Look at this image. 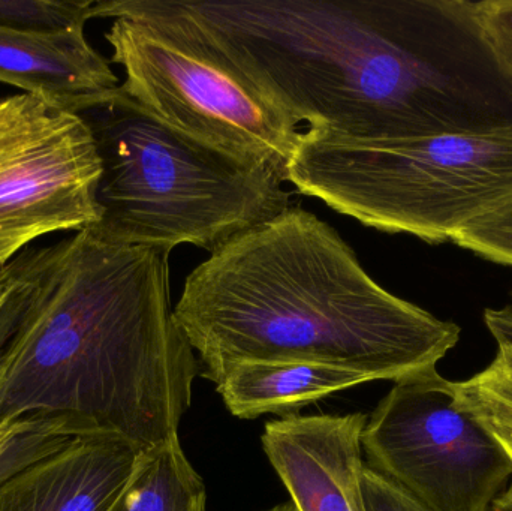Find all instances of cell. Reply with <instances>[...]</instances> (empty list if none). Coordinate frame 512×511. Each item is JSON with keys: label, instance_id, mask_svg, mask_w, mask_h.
I'll return each mask as SVG.
<instances>
[{"label": "cell", "instance_id": "obj_24", "mask_svg": "<svg viewBox=\"0 0 512 511\" xmlns=\"http://www.w3.org/2000/svg\"><path fill=\"white\" fill-rule=\"evenodd\" d=\"M264 511H297V509H295L291 501H288V503L279 504V506L273 507V509Z\"/></svg>", "mask_w": 512, "mask_h": 511}, {"label": "cell", "instance_id": "obj_15", "mask_svg": "<svg viewBox=\"0 0 512 511\" xmlns=\"http://www.w3.org/2000/svg\"><path fill=\"white\" fill-rule=\"evenodd\" d=\"M456 405L468 411L504 450L512 464V347L498 344L484 371L453 383Z\"/></svg>", "mask_w": 512, "mask_h": 511}, {"label": "cell", "instance_id": "obj_4", "mask_svg": "<svg viewBox=\"0 0 512 511\" xmlns=\"http://www.w3.org/2000/svg\"><path fill=\"white\" fill-rule=\"evenodd\" d=\"M69 111L86 123L101 161L90 230L107 242L213 252L289 207L279 171L176 131L120 86Z\"/></svg>", "mask_w": 512, "mask_h": 511}, {"label": "cell", "instance_id": "obj_18", "mask_svg": "<svg viewBox=\"0 0 512 511\" xmlns=\"http://www.w3.org/2000/svg\"><path fill=\"white\" fill-rule=\"evenodd\" d=\"M361 486L367 511H430L370 468L364 467Z\"/></svg>", "mask_w": 512, "mask_h": 511}, {"label": "cell", "instance_id": "obj_17", "mask_svg": "<svg viewBox=\"0 0 512 511\" xmlns=\"http://www.w3.org/2000/svg\"><path fill=\"white\" fill-rule=\"evenodd\" d=\"M453 243L484 260L512 267V203L472 222Z\"/></svg>", "mask_w": 512, "mask_h": 511}, {"label": "cell", "instance_id": "obj_6", "mask_svg": "<svg viewBox=\"0 0 512 511\" xmlns=\"http://www.w3.org/2000/svg\"><path fill=\"white\" fill-rule=\"evenodd\" d=\"M120 84L165 125L283 174L301 132L249 84L180 39L128 17L105 33Z\"/></svg>", "mask_w": 512, "mask_h": 511}, {"label": "cell", "instance_id": "obj_8", "mask_svg": "<svg viewBox=\"0 0 512 511\" xmlns=\"http://www.w3.org/2000/svg\"><path fill=\"white\" fill-rule=\"evenodd\" d=\"M99 177L95 141L71 111L0 141V272L39 237L95 227Z\"/></svg>", "mask_w": 512, "mask_h": 511}, {"label": "cell", "instance_id": "obj_14", "mask_svg": "<svg viewBox=\"0 0 512 511\" xmlns=\"http://www.w3.org/2000/svg\"><path fill=\"white\" fill-rule=\"evenodd\" d=\"M98 434L71 417L26 416L0 422V485L33 462Z\"/></svg>", "mask_w": 512, "mask_h": 511}, {"label": "cell", "instance_id": "obj_2", "mask_svg": "<svg viewBox=\"0 0 512 511\" xmlns=\"http://www.w3.org/2000/svg\"><path fill=\"white\" fill-rule=\"evenodd\" d=\"M170 255L87 228L15 257L20 311L0 357V422L71 417L143 452L179 438L200 363L174 318Z\"/></svg>", "mask_w": 512, "mask_h": 511}, {"label": "cell", "instance_id": "obj_13", "mask_svg": "<svg viewBox=\"0 0 512 511\" xmlns=\"http://www.w3.org/2000/svg\"><path fill=\"white\" fill-rule=\"evenodd\" d=\"M207 491L179 438L143 452L134 476L108 511H206Z\"/></svg>", "mask_w": 512, "mask_h": 511}, {"label": "cell", "instance_id": "obj_7", "mask_svg": "<svg viewBox=\"0 0 512 511\" xmlns=\"http://www.w3.org/2000/svg\"><path fill=\"white\" fill-rule=\"evenodd\" d=\"M366 467L430 511H490L512 464L436 369L394 383L361 435Z\"/></svg>", "mask_w": 512, "mask_h": 511}, {"label": "cell", "instance_id": "obj_1", "mask_svg": "<svg viewBox=\"0 0 512 511\" xmlns=\"http://www.w3.org/2000/svg\"><path fill=\"white\" fill-rule=\"evenodd\" d=\"M185 42L294 125L349 140L512 125V75L471 0H102Z\"/></svg>", "mask_w": 512, "mask_h": 511}, {"label": "cell", "instance_id": "obj_5", "mask_svg": "<svg viewBox=\"0 0 512 511\" xmlns=\"http://www.w3.org/2000/svg\"><path fill=\"white\" fill-rule=\"evenodd\" d=\"M286 182L366 227L453 242L472 222L512 203V125L376 141L307 129Z\"/></svg>", "mask_w": 512, "mask_h": 511}, {"label": "cell", "instance_id": "obj_11", "mask_svg": "<svg viewBox=\"0 0 512 511\" xmlns=\"http://www.w3.org/2000/svg\"><path fill=\"white\" fill-rule=\"evenodd\" d=\"M0 83L66 111L120 86L110 60L89 44L86 33L6 29H0Z\"/></svg>", "mask_w": 512, "mask_h": 511}, {"label": "cell", "instance_id": "obj_22", "mask_svg": "<svg viewBox=\"0 0 512 511\" xmlns=\"http://www.w3.org/2000/svg\"><path fill=\"white\" fill-rule=\"evenodd\" d=\"M490 511H512V485L496 498Z\"/></svg>", "mask_w": 512, "mask_h": 511}, {"label": "cell", "instance_id": "obj_20", "mask_svg": "<svg viewBox=\"0 0 512 511\" xmlns=\"http://www.w3.org/2000/svg\"><path fill=\"white\" fill-rule=\"evenodd\" d=\"M21 281L17 264L12 260L0 272V357L14 332L20 311Z\"/></svg>", "mask_w": 512, "mask_h": 511}, {"label": "cell", "instance_id": "obj_12", "mask_svg": "<svg viewBox=\"0 0 512 511\" xmlns=\"http://www.w3.org/2000/svg\"><path fill=\"white\" fill-rule=\"evenodd\" d=\"M370 381L375 380L364 372L321 363L267 362L234 366L215 386L234 417L254 420L264 414L289 416L319 399Z\"/></svg>", "mask_w": 512, "mask_h": 511}, {"label": "cell", "instance_id": "obj_3", "mask_svg": "<svg viewBox=\"0 0 512 511\" xmlns=\"http://www.w3.org/2000/svg\"><path fill=\"white\" fill-rule=\"evenodd\" d=\"M174 318L213 384L243 363H321L399 381L433 371L460 327L394 296L312 212L291 207L192 270Z\"/></svg>", "mask_w": 512, "mask_h": 511}, {"label": "cell", "instance_id": "obj_10", "mask_svg": "<svg viewBox=\"0 0 512 511\" xmlns=\"http://www.w3.org/2000/svg\"><path fill=\"white\" fill-rule=\"evenodd\" d=\"M143 450L116 435L81 437L0 485V511H108Z\"/></svg>", "mask_w": 512, "mask_h": 511}, {"label": "cell", "instance_id": "obj_9", "mask_svg": "<svg viewBox=\"0 0 512 511\" xmlns=\"http://www.w3.org/2000/svg\"><path fill=\"white\" fill-rule=\"evenodd\" d=\"M366 423L363 413L289 414L265 423L262 450L297 511H367Z\"/></svg>", "mask_w": 512, "mask_h": 511}, {"label": "cell", "instance_id": "obj_16", "mask_svg": "<svg viewBox=\"0 0 512 511\" xmlns=\"http://www.w3.org/2000/svg\"><path fill=\"white\" fill-rule=\"evenodd\" d=\"M93 0H0V29L39 35L84 33Z\"/></svg>", "mask_w": 512, "mask_h": 511}, {"label": "cell", "instance_id": "obj_23", "mask_svg": "<svg viewBox=\"0 0 512 511\" xmlns=\"http://www.w3.org/2000/svg\"><path fill=\"white\" fill-rule=\"evenodd\" d=\"M493 314L496 317L501 318V320L508 321V323H512V303L510 305L505 306L502 309H492Z\"/></svg>", "mask_w": 512, "mask_h": 511}, {"label": "cell", "instance_id": "obj_21", "mask_svg": "<svg viewBox=\"0 0 512 511\" xmlns=\"http://www.w3.org/2000/svg\"><path fill=\"white\" fill-rule=\"evenodd\" d=\"M484 321H486L487 329L492 333L498 344H507L512 347V323L496 317L492 309H487L484 312Z\"/></svg>", "mask_w": 512, "mask_h": 511}, {"label": "cell", "instance_id": "obj_19", "mask_svg": "<svg viewBox=\"0 0 512 511\" xmlns=\"http://www.w3.org/2000/svg\"><path fill=\"white\" fill-rule=\"evenodd\" d=\"M480 14L496 54L512 75V0H483Z\"/></svg>", "mask_w": 512, "mask_h": 511}]
</instances>
